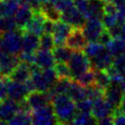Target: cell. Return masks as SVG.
I'll list each match as a JSON object with an SVG mask.
<instances>
[{
	"instance_id": "obj_46",
	"label": "cell",
	"mask_w": 125,
	"mask_h": 125,
	"mask_svg": "<svg viewBox=\"0 0 125 125\" xmlns=\"http://www.w3.org/2000/svg\"><path fill=\"white\" fill-rule=\"evenodd\" d=\"M118 108H119V110H120L121 112L125 113V95H124V97H123V99H122V102H121V104H120V106H119Z\"/></svg>"
},
{
	"instance_id": "obj_8",
	"label": "cell",
	"mask_w": 125,
	"mask_h": 125,
	"mask_svg": "<svg viewBox=\"0 0 125 125\" xmlns=\"http://www.w3.org/2000/svg\"><path fill=\"white\" fill-rule=\"evenodd\" d=\"M19 55H13L2 52L0 54V74L1 76L9 77L16 66L20 63Z\"/></svg>"
},
{
	"instance_id": "obj_31",
	"label": "cell",
	"mask_w": 125,
	"mask_h": 125,
	"mask_svg": "<svg viewBox=\"0 0 125 125\" xmlns=\"http://www.w3.org/2000/svg\"><path fill=\"white\" fill-rule=\"evenodd\" d=\"M105 46L103 45L102 43L96 41V42H90L89 44L86 45L85 49H84V53L87 55V57L89 59L93 58L95 55H97L100 51H102Z\"/></svg>"
},
{
	"instance_id": "obj_43",
	"label": "cell",
	"mask_w": 125,
	"mask_h": 125,
	"mask_svg": "<svg viewBox=\"0 0 125 125\" xmlns=\"http://www.w3.org/2000/svg\"><path fill=\"white\" fill-rule=\"evenodd\" d=\"M19 58L21 62H25L28 63H34V54L30 53H25V52H21L19 54Z\"/></svg>"
},
{
	"instance_id": "obj_52",
	"label": "cell",
	"mask_w": 125,
	"mask_h": 125,
	"mask_svg": "<svg viewBox=\"0 0 125 125\" xmlns=\"http://www.w3.org/2000/svg\"><path fill=\"white\" fill-rule=\"evenodd\" d=\"M0 124H1V121H0Z\"/></svg>"
},
{
	"instance_id": "obj_48",
	"label": "cell",
	"mask_w": 125,
	"mask_h": 125,
	"mask_svg": "<svg viewBox=\"0 0 125 125\" xmlns=\"http://www.w3.org/2000/svg\"><path fill=\"white\" fill-rule=\"evenodd\" d=\"M3 52V48H2V37H0V54Z\"/></svg>"
},
{
	"instance_id": "obj_27",
	"label": "cell",
	"mask_w": 125,
	"mask_h": 125,
	"mask_svg": "<svg viewBox=\"0 0 125 125\" xmlns=\"http://www.w3.org/2000/svg\"><path fill=\"white\" fill-rule=\"evenodd\" d=\"M111 79L106 69H97L95 70V84L103 89L104 91L110 85Z\"/></svg>"
},
{
	"instance_id": "obj_9",
	"label": "cell",
	"mask_w": 125,
	"mask_h": 125,
	"mask_svg": "<svg viewBox=\"0 0 125 125\" xmlns=\"http://www.w3.org/2000/svg\"><path fill=\"white\" fill-rule=\"evenodd\" d=\"M86 20L87 19L85 18V16L74 5L62 12V21L69 23L73 27L82 28Z\"/></svg>"
},
{
	"instance_id": "obj_53",
	"label": "cell",
	"mask_w": 125,
	"mask_h": 125,
	"mask_svg": "<svg viewBox=\"0 0 125 125\" xmlns=\"http://www.w3.org/2000/svg\"><path fill=\"white\" fill-rule=\"evenodd\" d=\"M0 104H1V101H0Z\"/></svg>"
},
{
	"instance_id": "obj_50",
	"label": "cell",
	"mask_w": 125,
	"mask_h": 125,
	"mask_svg": "<svg viewBox=\"0 0 125 125\" xmlns=\"http://www.w3.org/2000/svg\"><path fill=\"white\" fill-rule=\"evenodd\" d=\"M104 1H105V2H114L115 0H104Z\"/></svg>"
},
{
	"instance_id": "obj_30",
	"label": "cell",
	"mask_w": 125,
	"mask_h": 125,
	"mask_svg": "<svg viewBox=\"0 0 125 125\" xmlns=\"http://www.w3.org/2000/svg\"><path fill=\"white\" fill-rule=\"evenodd\" d=\"M74 80H76L77 82H79L81 85L88 87L90 85L95 84V69L90 68L89 70L83 72L82 74H80L79 76H77Z\"/></svg>"
},
{
	"instance_id": "obj_15",
	"label": "cell",
	"mask_w": 125,
	"mask_h": 125,
	"mask_svg": "<svg viewBox=\"0 0 125 125\" xmlns=\"http://www.w3.org/2000/svg\"><path fill=\"white\" fill-rule=\"evenodd\" d=\"M92 68L97 69H106L112 64L113 56L108 52L106 47H104L102 51H100L97 55L90 59Z\"/></svg>"
},
{
	"instance_id": "obj_38",
	"label": "cell",
	"mask_w": 125,
	"mask_h": 125,
	"mask_svg": "<svg viewBox=\"0 0 125 125\" xmlns=\"http://www.w3.org/2000/svg\"><path fill=\"white\" fill-rule=\"evenodd\" d=\"M8 80L9 77H0V101H4L8 98Z\"/></svg>"
},
{
	"instance_id": "obj_5",
	"label": "cell",
	"mask_w": 125,
	"mask_h": 125,
	"mask_svg": "<svg viewBox=\"0 0 125 125\" xmlns=\"http://www.w3.org/2000/svg\"><path fill=\"white\" fill-rule=\"evenodd\" d=\"M105 29L102 20L99 19H87L84 25L82 26V30L89 42L98 41L100 35Z\"/></svg>"
},
{
	"instance_id": "obj_13",
	"label": "cell",
	"mask_w": 125,
	"mask_h": 125,
	"mask_svg": "<svg viewBox=\"0 0 125 125\" xmlns=\"http://www.w3.org/2000/svg\"><path fill=\"white\" fill-rule=\"evenodd\" d=\"M113 111L114 108L107 103V101L104 99V96L93 101V107L91 113L97 120L108 115H112Z\"/></svg>"
},
{
	"instance_id": "obj_16",
	"label": "cell",
	"mask_w": 125,
	"mask_h": 125,
	"mask_svg": "<svg viewBox=\"0 0 125 125\" xmlns=\"http://www.w3.org/2000/svg\"><path fill=\"white\" fill-rule=\"evenodd\" d=\"M25 100L32 110L45 106L51 103V97L49 96L47 92H41L37 90L29 92Z\"/></svg>"
},
{
	"instance_id": "obj_39",
	"label": "cell",
	"mask_w": 125,
	"mask_h": 125,
	"mask_svg": "<svg viewBox=\"0 0 125 125\" xmlns=\"http://www.w3.org/2000/svg\"><path fill=\"white\" fill-rule=\"evenodd\" d=\"M73 4L86 18L87 17V13H88L89 0H73Z\"/></svg>"
},
{
	"instance_id": "obj_2",
	"label": "cell",
	"mask_w": 125,
	"mask_h": 125,
	"mask_svg": "<svg viewBox=\"0 0 125 125\" xmlns=\"http://www.w3.org/2000/svg\"><path fill=\"white\" fill-rule=\"evenodd\" d=\"M2 48L3 52L19 55L22 49V30L15 29L5 31L2 34Z\"/></svg>"
},
{
	"instance_id": "obj_41",
	"label": "cell",
	"mask_w": 125,
	"mask_h": 125,
	"mask_svg": "<svg viewBox=\"0 0 125 125\" xmlns=\"http://www.w3.org/2000/svg\"><path fill=\"white\" fill-rule=\"evenodd\" d=\"M113 124L116 125H125V113L121 112L119 108L114 109L113 111Z\"/></svg>"
},
{
	"instance_id": "obj_11",
	"label": "cell",
	"mask_w": 125,
	"mask_h": 125,
	"mask_svg": "<svg viewBox=\"0 0 125 125\" xmlns=\"http://www.w3.org/2000/svg\"><path fill=\"white\" fill-rule=\"evenodd\" d=\"M18 111H20L19 102H16L10 98L2 101L0 104V121H1V124H7Z\"/></svg>"
},
{
	"instance_id": "obj_37",
	"label": "cell",
	"mask_w": 125,
	"mask_h": 125,
	"mask_svg": "<svg viewBox=\"0 0 125 125\" xmlns=\"http://www.w3.org/2000/svg\"><path fill=\"white\" fill-rule=\"evenodd\" d=\"M77 110L80 112H91L93 107V100L89 98H85L76 103Z\"/></svg>"
},
{
	"instance_id": "obj_49",
	"label": "cell",
	"mask_w": 125,
	"mask_h": 125,
	"mask_svg": "<svg viewBox=\"0 0 125 125\" xmlns=\"http://www.w3.org/2000/svg\"><path fill=\"white\" fill-rule=\"evenodd\" d=\"M2 32V17L0 16V33Z\"/></svg>"
},
{
	"instance_id": "obj_34",
	"label": "cell",
	"mask_w": 125,
	"mask_h": 125,
	"mask_svg": "<svg viewBox=\"0 0 125 125\" xmlns=\"http://www.w3.org/2000/svg\"><path fill=\"white\" fill-rule=\"evenodd\" d=\"M19 28L17 21L14 18V16L9 17H2V32L5 31H11Z\"/></svg>"
},
{
	"instance_id": "obj_25",
	"label": "cell",
	"mask_w": 125,
	"mask_h": 125,
	"mask_svg": "<svg viewBox=\"0 0 125 125\" xmlns=\"http://www.w3.org/2000/svg\"><path fill=\"white\" fill-rule=\"evenodd\" d=\"M52 51H53V55L56 60V62H68L73 52L66 45L55 46V48Z\"/></svg>"
},
{
	"instance_id": "obj_4",
	"label": "cell",
	"mask_w": 125,
	"mask_h": 125,
	"mask_svg": "<svg viewBox=\"0 0 125 125\" xmlns=\"http://www.w3.org/2000/svg\"><path fill=\"white\" fill-rule=\"evenodd\" d=\"M31 119H32V124H36V125H49V124L58 123V120L51 103L45 106L32 110Z\"/></svg>"
},
{
	"instance_id": "obj_3",
	"label": "cell",
	"mask_w": 125,
	"mask_h": 125,
	"mask_svg": "<svg viewBox=\"0 0 125 125\" xmlns=\"http://www.w3.org/2000/svg\"><path fill=\"white\" fill-rule=\"evenodd\" d=\"M68 65L71 71L72 79H75L77 76L83 72L92 68L90 59L82 51H73L70 60L68 61Z\"/></svg>"
},
{
	"instance_id": "obj_45",
	"label": "cell",
	"mask_w": 125,
	"mask_h": 125,
	"mask_svg": "<svg viewBox=\"0 0 125 125\" xmlns=\"http://www.w3.org/2000/svg\"><path fill=\"white\" fill-rule=\"evenodd\" d=\"M98 124H102V125H109V124H113V115H108L105 116L104 118H101L99 120H97Z\"/></svg>"
},
{
	"instance_id": "obj_42",
	"label": "cell",
	"mask_w": 125,
	"mask_h": 125,
	"mask_svg": "<svg viewBox=\"0 0 125 125\" xmlns=\"http://www.w3.org/2000/svg\"><path fill=\"white\" fill-rule=\"evenodd\" d=\"M112 38H113V37H112V35L110 34V32H109L107 29H104V30L103 31V33L100 35V37H99V39H98V42H100V43H102L103 45L106 46V45L111 41Z\"/></svg>"
},
{
	"instance_id": "obj_44",
	"label": "cell",
	"mask_w": 125,
	"mask_h": 125,
	"mask_svg": "<svg viewBox=\"0 0 125 125\" xmlns=\"http://www.w3.org/2000/svg\"><path fill=\"white\" fill-rule=\"evenodd\" d=\"M54 25H55V21H52L46 19V21L44 22V33H51L52 34L53 29H54Z\"/></svg>"
},
{
	"instance_id": "obj_21",
	"label": "cell",
	"mask_w": 125,
	"mask_h": 125,
	"mask_svg": "<svg viewBox=\"0 0 125 125\" xmlns=\"http://www.w3.org/2000/svg\"><path fill=\"white\" fill-rule=\"evenodd\" d=\"M104 0H89V7L86 19H99L102 20L104 15Z\"/></svg>"
},
{
	"instance_id": "obj_36",
	"label": "cell",
	"mask_w": 125,
	"mask_h": 125,
	"mask_svg": "<svg viewBox=\"0 0 125 125\" xmlns=\"http://www.w3.org/2000/svg\"><path fill=\"white\" fill-rule=\"evenodd\" d=\"M104 90L101 89L100 87H98L96 84H93V85H90L88 87H86V95H87V98L89 99H92L93 101L100 98V97H103L104 96Z\"/></svg>"
},
{
	"instance_id": "obj_1",
	"label": "cell",
	"mask_w": 125,
	"mask_h": 125,
	"mask_svg": "<svg viewBox=\"0 0 125 125\" xmlns=\"http://www.w3.org/2000/svg\"><path fill=\"white\" fill-rule=\"evenodd\" d=\"M51 104L53 105L58 123H72L78 110L76 103L67 94H57L53 96Z\"/></svg>"
},
{
	"instance_id": "obj_22",
	"label": "cell",
	"mask_w": 125,
	"mask_h": 125,
	"mask_svg": "<svg viewBox=\"0 0 125 125\" xmlns=\"http://www.w3.org/2000/svg\"><path fill=\"white\" fill-rule=\"evenodd\" d=\"M67 95L75 102H79L85 98H87V95H86V87L81 85L79 82H77L76 80L72 79L71 80V83H70V86L68 88V91H67Z\"/></svg>"
},
{
	"instance_id": "obj_35",
	"label": "cell",
	"mask_w": 125,
	"mask_h": 125,
	"mask_svg": "<svg viewBox=\"0 0 125 125\" xmlns=\"http://www.w3.org/2000/svg\"><path fill=\"white\" fill-rule=\"evenodd\" d=\"M112 66L122 76H125V53L114 57L113 62H112Z\"/></svg>"
},
{
	"instance_id": "obj_29",
	"label": "cell",
	"mask_w": 125,
	"mask_h": 125,
	"mask_svg": "<svg viewBox=\"0 0 125 125\" xmlns=\"http://www.w3.org/2000/svg\"><path fill=\"white\" fill-rule=\"evenodd\" d=\"M97 119L92 115L91 112H80L77 111L72 124L77 125H87V124H96Z\"/></svg>"
},
{
	"instance_id": "obj_54",
	"label": "cell",
	"mask_w": 125,
	"mask_h": 125,
	"mask_svg": "<svg viewBox=\"0 0 125 125\" xmlns=\"http://www.w3.org/2000/svg\"><path fill=\"white\" fill-rule=\"evenodd\" d=\"M0 76H1V74H0Z\"/></svg>"
},
{
	"instance_id": "obj_26",
	"label": "cell",
	"mask_w": 125,
	"mask_h": 125,
	"mask_svg": "<svg viewBox=\"0 0 125 125\" xmlns=\"http://www.w3.org/2000/svg\"><path fill=\"white\" fill-rule=\"evenodd\" d=\"M105 47L113 57L119 56L125 53V40L121 37H113Z\"/></svg>"
},
{
	"instance_id": "obj_51",
	"label": "cell",
	"mask_w": 125,
	"mask_h": 125,
	"mask_svg": "<svg viewBox=\"0 0 125 125\" xmlns=\"http://www.w3.org/2000/svg\"><path fill=\"white\" fill-rule=\"evenodd\" d=\"M23 1H25V0H21V2H23Z\"/></svg>"
},
{
	"instance_id": "obj_10",
	"label": "cell",
	"mask_w": 125,
	"mask_h": 125,
	"mask_svg": "<svg viewBox=\"0 0 125 125\" xmlns=\"http://www.w3.org/2000/svg\"><path fill=\"white\" fill-rule=\"evenodd\" d=\"M72 27L73 26H71L69 23H67V22H65L62 20L55 22L52 35L54 37L56 46L65 45L66 39H67L68 35L70 34V32L72 30Z\"/></svg>"
},
{
	"instance_id": "obj_28",
	"label": "cell",
	"mask_w": 125,
	"mask_h": 125,
	"mask_svg": "<svg viewBox=\"0 0 125 125\" xmlns=\"http://www.w3.org/2000/svg\"><path fill=\"white\" fill-rule=\"evenodd\" d=\"M31 123H32L31 113L23 112V111H18L8 122V124H15V125H27Z\"/></svg>"
},
{
	"instance_id": "obj_6",
	"label": "cell",
	"mask_w": 125,
	"mask_h": 125,
	"mask_svg": "<svg viewBox=\"0 0 125 125\" xmlns=\"http://www.w3.org/2000/svg\"><path fill=\"white\" fill-rule=\"evenodd\" d=\"M87 38L82 30V28L74 27L70 34L68 35L65 45L70 48L72 51H84L86 45H87Z\"/></svg>"
},
{
	"instance_id": "obj_14",
	"label": "cell",
	"mask_w": 125,
	"mask_h": 125,
	"mask_svg": "<svg viewBox=\"0 0 125 125\" xmlns=\"http://www.w3.org/2000/svg\"><path fill=\"white\" fill-rule=\"evenodd\" d=\"M34 64L42 69L54 67L56 60L54 58L53 51L39 48L34 54Z\"/></svg>"
},
{
	"instance_id": "obj_19",
	"label": "cell",
	"mask_w": 125,
	"mask_h": 125,
	"mask_svg": "<svg viewBox=\"0 0 125 125\" xmlns=\"http://www.w3.org/2000/svg\"><path fill=\"white\" fill-rule=\"evenodd\" d=\"M33 14H34V10L31 7H29L25 3H21V6L19 7L18 11L14 15V18H15V20L17 21L18 27L20 29L23 30V28L25 27V25L27 24L29 20L32 18Z\"/></svg>"
},
{
	"instance_id": "obj_7",
	"label": "cell",
	"mask_w": 125,
	"mask_h": 125,
	"mask_svg": "<svg viewBox=\"0 0 125 125\" xmlns=\"http://www.w3.org/2000/svg\"><path fill=\"white\" fill-rule=\"evenodd\" d=\"M125 93L117 83H110V85L104 90V97L107 101V103L114 108H118L120 106V104L122 102V99L124 97Z\"/></svg>"
},
{
	"instance_id": "obj_18",
	"label": "cell",
	"mask_w": 125,
	"mask_h": 125,
	"mask_svg": "<svg viewBox=\"0 0 125 125\" xmlns=\"http://www.w3.org/2000/svg\"><path fill=\"white\" fill-rule=\"evenodd\" d=\"M46 18L40 11H34L32 18L29 20L25 27L23 28L24 31H28L37 35H42L44 33V22Z\"/></svg>"
},
{
	"instance_id": "obj_47",
	"label": "cell",
	"mask_w": 125,
	"mask_h": 125,
	"mask_svg": "<svg viewBox=\"0 0 125 125\" xmlns=\"http://www.w3.org/2000/svg\"><path fill=\"white\" fill-rule=\"evenodd\" d=\"M40 3H41V5L42 4H44V3H54L56 0H38Z\"/></svg>"
},
{
	"instance_id": "obj_40",
	"label": "cell",
	"mask_w": 125,
	"mask_h": 125,
	"mask_svg": "<svg viewBox=\"0 0 125 125\" xmlns=\"http://www.w3.org/2000/svg\"><path fill=\"white\" fill-rule=\"evenodd\" d=\"M53 4L61 11V13L74 5L73 0H56Z\"/></svg>"
},
{
	"instance_id": "obj_23",
	"label": "cell",
	"mask_w": 125,
	"mask_h": 125,
	"mask_svg": "<svg viewBox=\"0 0 125 125\" xmlns=\"http://www.w3.org/2000/svg\"><path fill=\"white\" fill-rule=\"evenodd\" d=\"M40 12L43 16L52 21H58L62 20V13L61 11L53 4V3H44L41 5Z\"/></svg>"
},
{
	"instance_id": "obj_17",
	"label": "cell",
	"mask_w": 125,
	"mask_h": 125,
	"mask_svg": "<svg viewBox=\"0 0 125 125\" xmlns=\"http://www.w3.org/2000/svg\"><path fill=\"white\" fill-rule=\"evenodd\" d=\"M32 64L25 62H20V63L16 66V68L13 70V72L10 74L9 78L11 80L25 83L31 76L32 72Z\"/></svg>"
},
{
	"instance_id": "obj_33",
	"label": "cell",
	"mask_w": 125,
	"mask_h": 125,
	"mask_svg": "<svg viewBox=\"0 0 125 125\" xmlns=\"http://www.w3.org/2000/svg\"><path fill=\"white\" fill-rule=\"evenodd\" d=\"M55 46V40L51 33H43L42 35H40V48L46 50H53Z\"/></svg>"
},
{
	"instance_id": "obj_20",
	"label": "cell",
	"mask_w": 125,
	"mask_h": 125,
	"mask_svg": "<svg viewBox=\"0 0 125 125\" xmlns=\"http://www.w3.org/2000/svg\"><path fill=\"white\" fill-rule=\"evenodd\" d=\"M40 48V37L37 34L22 30V52L35 54Z\"/></svg>"
},
{
	"instance_id": "obj_12",
	"label": "cell",
	"mask_w": 125,
	"mask_h": 125,
	"mask_svg": "<svg viewBox=\"0 0 125 125\" xmlns=\"http://www.w3.org/2000/svg\"><path fill=\"white\" fill-rule=\"evenodd\" d=\"M28 93H29V90L25 83L17 82V81L11 80L9 78V80H8V98H10L16 102H21L26 98Z\"/></svg>"
},
{
	"instance_id": "obj_32",
	"label": "cell",
	"mask_w": 125,
	"mask_h": 125,
	"mask_svg": "<svg viewBox=\"0 0 125 125\" xmlns=\"http://www.w3.org/2000/svg\"><path fill=\"white\" fill-rule=\"evenodd\" d=\"M59 78H72L69 65L66 62H56L54 66Z\"/></svg>"
},
{
	"instance_id": "obj_24",
	"label": "cell",
	"mask_w": 125,
	"mask_h": 125,
	"mask_svg": "<svg viewBox=\"0 0 125 125\" xmlns=\"http://www.w3.org/2000/svg\"><path fill=\"white\" fill-rule=\"evenodd\" d=\"M21 6V0H0V16H14Z\"/></svg>"
}]
</instances>
